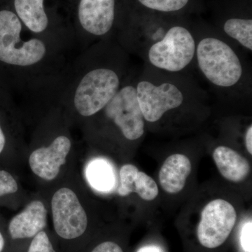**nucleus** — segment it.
<instances>
[{
    "label": "nucleus",
    "mask_w": 252,
    "mask_h": 252,
    "mask_svg": "<svg viewBox=\"0 0 252 252\" xmlns=\"http://www.w3.org/2000/svg\"><path fill=\"white\" fill-rule=\"evenodd\" d=\"M122 84L119 68L98 59L93 46L69 63L54 102L70 108L79 117H94L103 110Z\"/></svg>",
    "instance_id": "nucleus-1"
},
{
    "label": "nucleus",
    "mask_w": 252,
    "mask_h": 252,
    "mask_svg": "<svg viewBox=\"0 0 252 252\" xmlns=\"http://www.w3.org/2000/svg\"><path fill=\"white\" fill-rule=\"evenodd\" d=\"M51 205L55 234L64 251H81L87 236L89 219L77 194L66 187L59 189L53 195Z\"/></svg>",
    "instance_id": "nucleus-2"
},
{
    "label": "nucleus",
    "mask_w": 252,
    "mask_h": 252,
    "mask_svg": "<svg viewBox=\"0 0 252 252\" xmlns=\"http://www.w3.org/2000/svg\"><path fill=\"white\" fill-rule=\"evenodd\" d=\"M195 55L200 71L214 85L232 87L243 77V67L238 55L218 38H203L196 46Z\"/></svg>",
    "instance_id": "nucleus-3"
},
{
    "label": "nucleus",
    "mask_w": 252,
    "mask_h": 252,
    "mask_svg": "<svg viewBox=\"0 0 252 252\" xmlns=\"http://www.w3.org/2000/svg\"><path fill=\"white\" fill-rule=\"evenodd\" d=\"M196 51L192 33L180 25L167 30L160 40L148 51L149 63L154 67L170 72L183 70L191 63Z\"/></svg>",
    "instance_id": "nucleus-4"
},
{
    "label": "nucleus",
    "mask_w": 252,
    "mask_h": 252,
    "mask_svg": "<svg viewBox=\"0 0 252 252\" xmlns=\"http://www.w3.org/2000/svg\"><path fill=\"white\" fill-rule=\"evenodd\" d=\"M117 6V0H79V33L76 43L85 49L94 41L109 36L115 28Z\"/></svg>",
    "instance_id": "nucleus-5"
},
{
    "label": "nucleus",
    "mask_w": 252,
    "mask_h": 252,
    "mask_svg": "<svg viewBox=\"0 0 252 252\" xmlns=\"http://www.w3.org/2000/svg\"><path fill=\"white\" fill-rule=\"evenodd\" d=\"M102 111L127 140H138L143 135L144 119L135 86L123 83L117 94Z\"/></svg>",
    "instance_id": "nucleus-6"
},
{
    "label": "nucleus",
    "mask_w": 252,
    "mask_h": 252,
    "mask_svg": "<svg viewBox=\"0 0 252 252\" xmlns=\"http://www.w3.org/2000/svg\"><path fill=\"white\" fill-rule=\"evenodd\" d=\"M237 220L234 207L217 199L204 207L197 229L199 243L208 249L219 248L229 236Z\"/></svg>",
    "instance_id": "nucleus-7"
},
{
    "label": "nucleus",
    "mask_w": 252,
    "mask_h": 252,
    "mask_svg": "<svg viewBox=\"0 0 252 252\" xmlns=\"http://www.w3.org/2000/svg\"><path fill=\"white\" fill-rule=\"evenodd\" d=\"M137 99L144 120L155 123L168 111L180 107L185 96L175 84L164 82L157 84L149 81H140L135 86Z\"/></svg>",
    "instance_id": "nucleus-8"
},
{
    "label": "nucleus",
    "mask_w": 252,
    "mask_h": 252,
    "mask_svg": "<svg viewBox=\"0 0 252 252\" xmlns=\"http://www.w3.org/2000/svg\"><path fill=\"white\" fill-rule=\"evenodd\" d=\"M72 145V140L67 135L59 134L49 145L36 149L29 157L32 171L42 180H55L59 175L61 167L65 164Z\"/></svg>",
    "instance_id": "nucleus-9"
},
{
    "label": "nucleus",
    "mask_w": 252,
    "mask_h": 252,
    "mask_svg": "<svg viewBox=\"0 0 252 252\" xmlns=\"http://www.w3.org/2000/svg\"><path fill=\"white\" fill-rule=\"evenodd\" d=\"M14 6L16 14L28 31L69 51L55 39L49 31L50 21L44 0H14Z\"/></svg>",
    "instance_id": "nucleus-10"
},
{
    "label": "nucleus",
    "mask_w": 252,
    "mask_h": 252,
    "mask_svg": "<svg viewBox=\"0 0 252 252\" xmlns=\"http://www.w3.org/2000/svg\"><path fill=\"white\" fill-rule=\"evenodd\" d=\"M117 191L123 197L136 193L147 201L154 200L159 193L155 181L132 164H126L121 168Z\"/></svg>",
    "instance_id": "nucleus-11"
},
{
    "label": "nucleus",
    "mask_w": 252,
    "mask_h": 252,
    "mask_svg": "<svg viewBox=\"0 0 252 252\" xmlns=\"http://www.w3.org/2000/svg\"><path fill=\"white\" fill-rule=\"evenodd\" d=\"M191 169V162L183 154H173L167 158L159 172L162 189L168 193H180L185 188Z\"/></svg>",
    "instance_id": "nucleus-12"
},
{
    "label": "nucleus",
    "mask_w": 252,
    "mask_h": 252,
    "mask_svg": "<svg viewBox=\"0 0 252 252\" xmlns=\"http://www.w3.org/2000/svg\"><path fill=\"white\" fill-rule=\"evenodd\" d=\"M213 158L220 175L230 182H243L250 175L248 160L229 147H217L214 152Z\"/></svg>",
    "instance_id": "nucleus-13"
},
{
    "label": "nucleus",
    "mask_w": 252,
    "mask_h": 252,
    "mask_svg": "<svg viewBox=\"0 0 252 252\" xmlns=\"http://www.w3.org/2000/svg\"><path fill=\"white\" fill-rule=\"evenodd\" d=\"M86 177L91 187L99 192L109 193L117 187L115 170L102 158L94 159L86 168Z\"/></svg>",
    "instance_id": "nucleus-14"
},
{
    "label": "nucleus",
    "mask_w": 252,
    "mask_h": 252,
    "mask_svg": "<svg viewBox=\"0 0 252 252\" xmlns=\"http://www.w3.org/2000/svg\"><path fill=\"white\" fill-rule=\"evenodd\" d=\"M227 35L239 42L245 49L252 51V18H230L223 23Z\"/></svg>",
    "instance_id": "nucleus-15"
},
{
    "label": "nucleus",
    "mask_w": 252,
    "mask_h": 252,
    "mask_svg": "<svg viewBox=\"0 0 252 252\" xmlns=\"http://www.w3.org/2000/svg\"><path fill=\"white\" fill-rule=\"evenodd\" d=\"M139 5L154 14L176 15L188 9L193 0H136Z\"/></svg>",
    "instance_id": "nucleus-16"
},
{
    "label": "nucleus",
    "mask_w": 252,
    "mask_h": 252,
    "mask_svg": "<svg viewBox=\"0 0 252 252\" xmlns=\"http://www.w3.org/2000/svg\"><path fill=\"white\" fill-rule=\"evenodd\" d=\"M26 252H59L52 238L46 230H42L31 240Z\"/></svg>",
    "instance_id": "nucleus-17"
},
{
    "label": "nucleus",
    "mask_w": 252,
    "mask_h": 252,
    "mask_svg": "<svg viewBox=\"0 0 252 252\" xmlns=\"http://www.w3.org/2000/svg\"><path fill=\"white\" fill-rule=\"evenodd\" d=\"M18 190L17 181L6 170L0 169V198L16 193Z\"/></svg>",
    "instance_id": "nucleus-18"
},
{
    "label": "nucleus",
    "mask_w": 252,
    "mask_h": 252,
    "mask_svg": "<svg viewBox=\"0 0 252 252\" xmlns=\"http://www.w3.org/2000/svg\"><path fill=\"white\" fill-rule=\"evenodd\" d=\"M79 252H124L122 247L117 242L104 240L87 250H81Z\"/></svg>",
    "instance_id": "nucleus-19"
},
{
    "label": "nucleus",
    "mask_w": 252,
    "mask_h": 252,
    "mask_svg": "<svg viewBox=\"0 0 252 252\" xmlns=\"http://www.w3.org/2000/svg\"><path fill=\"white\" fill-rule=\"evenodd\" d=\"M252 220H250L243 225L241 234H240V244H241L242 248L245 252L252 251Z\"/></svg>",
    "instance_id": "nucleus-20"
},
{
    "label": "nucleus",
    "mask_w": 252,
    "mask_h": 252,
    "mask_svg": "<svg viewBox=\"0 0 252 252\" xmlns=\"http://www.w3.org/2000/svg\"><path fill=\"white\" fill-rule=\"evenodd\" d=\"M8 238L6 226L0 223V252H7Z\"/></svg>",
    "instance_id": "nucleus-21"
},
{
    "label": "nucleus",
    "mask_w": 252,
    "mask_h": 252,
    "mask_svg": "<svg viewBox=\"0 0 252 252\" xmlns=\"http://www.w3.org/2000/svg\"><path fill=\"white\" fill-rule=\"evenodd\" d=\"M7 144V137L5 133L4 128L1 125V122L0 120V155L4 152Z\"/></svg>",
    "instance_id": "nucleus-22"
},
{
    "label": "nucleus",
    "mask_w": 252,
    "mask_h": 252,
    "mask_svg": "<svg viewBox=\"0 0 252 252\" xmlns=\"http://www.w3.org/2000/svg\"><path fill=\"white\" fill-rule=\"evenodd\" d=\"M245 144L249 153L252 154V126L250 125L247 130L245 137Z\"/></svg>",
    "instance_id": "nucleus-23"
},
{
    "label": "nucleus",
    "mask_w": 252,
    "mask_h": 252,
    "mask_svg": "<svg viewBox=\"0 0 252 252\" xmlns=\"http://www.w3.org/2000/svg\"><path fill=\"white\" fill-rule=\"evenodd\" d=\"M137 252H164L161 248L155 245H148L141 248Z\"/></svg>",
    "instance_id": "nucleus-24"
}]
</instances>
